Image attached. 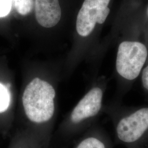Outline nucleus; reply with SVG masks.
Returning a JSON list of instances; mask_svg holds the SVG:
<instances>
[{"label": "nucleus", "mask_w": 148, "mask_h": 148, "mask_svg": "<svg viewBox=\"0 0 148 148\" xmlns=\"http://www.w3.org/2000/svg\"><path fill=\"white\" fill-rule=\"evenodd\" d=\"M56 91L52 85L39 78L27 85L22 96V103L27 117L40 123L47 122L54 113Z\"/></svg>", "instance_id": "f257e3e1"}, {"label": "nucleus", "mask_w": 148, "mask_h": 148, "mask_svg": "<svg viewBox=\"0 0 148 148\" xmlns=\"http://www.w3.org/2000/svg\"><path fill=\"white\" fill-rule=\"evenodd\" d=\"M147 55V49L142 43L132 41L121 43L117 54V73L126 79H135L142 69Z\"/></svg>", "instance_id": "f03ea898"}, {"label": "nucleus", "mask_w": 148, "mask_h": 148, "mask_svg": "<svg viewBox=\"0 0 148 148\" xmlns=\"http://www.w3.org/2000/svg\"><path fill=\"white\" fill-rule=\"evenodd\" d=\"M110 0H85L76 20V30L80 36L86 37L93 30L97 23L103 24L110 13Z\"/></svg>", "instance_id": "7ed1b4c3"}, {"label": "nucleus", "mask_w": 148, "mask_h": 148, "mask_svg": "<svg viewBox=\"0 0 148 148\" xmlns=\"http://www.w3.org/2000/svg\"><path fill=\"white\" fill-rule=\"evenodd\" d=\"M148 130V108H142L124 117L117 125V137L128 144L139 142Z\"/></svg>", "instance_id": "20e7f679"}, {"label": "nucleus", "mask_w": 148, "mask_h": 148, "mask_svg": "<svg viewBox=\"0 0 148 148\" xmlns=\"http://www.w3.org/2000/svg\"><path fill=\"white\" fill-rule=\"evenodd\" d=\"M103 91L100 88H93L86 95L75 107L71 115L74 123H79L95 116L101 110Z\"/></svg>", "instance_id": "39448f33"}, {"label": "nucleus", "mask_w": 148, "mask_h": 148, "mask_svg": "<svg viewBox=\"0 0 148 148\" xmlns=\"http://www.w3.org/2000/svg\"><path fill=\"white\" fill-rule=\"evenodd\" d=\"M35 10L36 21L44 27L56 26L61 18L59 0H35Z\"/></svg>", "instance_id": "423d86ee"}, {"label": "nucleus", "mask_w": 148, "mask_h": 148, "mask_svg": "<svg viewBox=\"0 0 148 148\" xmlns=\"http://www.w3.org/2000/svg\"><path fill=\"white\" fill-rule=\"evenodd\" d=\"M12 4L19 14L26 16L32 12L34 0H12Z\"/></svg>", "instance_id": "0eeeda50"}, {"label": "nucleus", "mask_w": 148, "mask_h": 148, "mask_svg": "<svg viewBox=\"0 0 148 148\" xmlns=\"http://www.w3.org/2000/svg\"><path fill=\"white\" fill-rule=\"evenodd\" d=\"M75 148H107L104 142L95 137L86 138Z\"/></svg>", "instance_id": "6e6552de"}, {"label": "nucleus", "mask_w": 148, "mask_h": 148, "mask_svg": "<svg viewBox=\"0 0 148 148\" xmlns=\"http://www.w3.org/2000/svg\"><path fill=\"white\" fill-rule=\"evenodd\" d=\"M10 95L5 86L0 84V113L6 111L10 104Z\"/></svg>", "instance_id": "1a4fd4ad"}, {"label": "nucleus", "mask_w": 148, "mask_h": 148, "mask_svg": "<svg viewBox=\"0 0 148 148\" xmlns=\"http://www.w3.org/2000/svg\"><path fill=\"white\" fill-rule=\"evenodd\" d=\"M12 5V0H0V18H3L9 14Z\"/></svg>", "instance_id": "9d476101"}, {"label": "nucleus", "mask_w": 148, "mask_h": 148, "mask_svg": "<svg viewBox=\"0 0 148 148\" xmlns=\"http://www.w3.org/2000/svg\"><path fill=\"white\" fill-rule=\"evenodd\" d=\"M142 79L143 86L145 88L148 90V66L143 70Z\"/></svg>", "instance_id": "9b49d317"}]
</instances>
